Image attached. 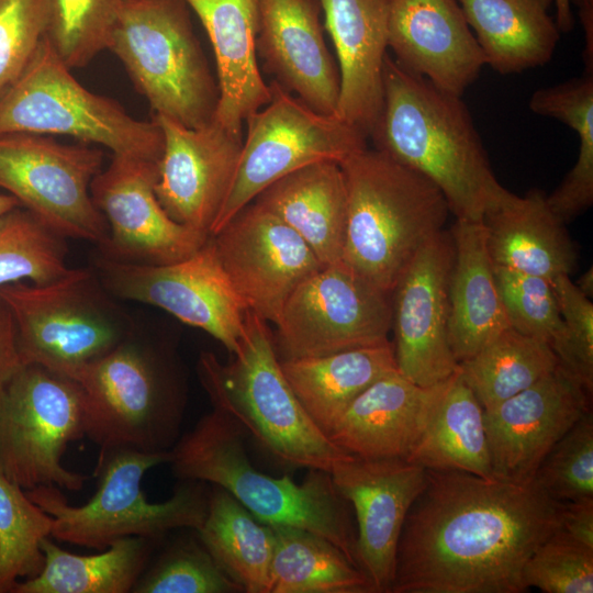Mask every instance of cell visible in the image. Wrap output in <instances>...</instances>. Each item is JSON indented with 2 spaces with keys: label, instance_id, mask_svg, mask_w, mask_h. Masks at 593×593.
Here are the masks:
<instances>
[{
  "label": "cell",
  "instance_id": "43",
  "mask_svg": "<svg viewBox=\"0 0 593 593\" xmlns=\"http://www.w3.org/2000/svg\"><path fill=\"white\" fill-rule=\"evenodd\" d=\"M523 580L545 593H592L593 549L557 530L530 555Z\"/></svg>",
  "mask_w": 593,
  "mask_h": 593
},
{
  "label": "cell",
  "instance_id": "47",
  "mask_svg": "<svg viewBox=\"0 0 593 593\" xmlns=\"http://www.w3.org/2000/svg\"><path fill=\"white\" fill-rule=\"evenodd\" d=\"M558 530L571 540L593 549V499L563 502Z\"/></svg>",
  "mask_w": 593,
  "mask_h": 593
},
{
  "label": "cell",
  "instance_id": "34",
  "mask_svg": "<svg viewBox=\"0 0 593 593\" xmlns=\"http://www.w3.org/2000/svg\"><path fill=\"white\" fill-rule=\"evenodd\" d=\"M198 538L222 571L246 593H270L275 534L234 496L213 485Z\"/></svg>",
  "mask_w": 593,
  "mask_h": 593
},
{
  "label": "cell",
  "instance_id": "39",
  "mask_svg": "<svg viewBox=\"0 0 593 593\" xmlns=\"http://www.w3.org/2000/svg\"><path fill=\"white\" fill-rule=\"evenodd\" d=\"M125 0H47L45 37L70 69L109 49Z\"/></svg>",
  "mask_w": 593,
  "mask_h": 593
},
{
  "label": "cell",
  "instance_id": "35",
  "mask_svg": "<svg viewBox=\"0 0 593 593\" xmlns=\"http://www.w3.org/2000/svg\"><path fill=\"white\" fill-rule=\"evenodd\" d=\"M270 593H376L368 577L324 537L271 526Z\"/></svg>",
  "mask_w": 593,
  "mask_h": 593
},
{
  "label": "cell",
  "instance_id": "38",
  "mask_svg": "<svg viewBox=\"0 0 593 593\" xmlns=\"http://www.w3.org/2000/svg\"><path fill=\"white\" fill-rule=\"evenodd\" d=\"M64 239L22 206L0 216V288L24 280L47 283L67 275Z\"/></svg>",
  "mask_w": 593,
  "mask_h": 593
},
{
  "label": "cell",
  "instance_id": "49",
  "mask_svg": "<svg viewBox=\"0 0 593 593\" xmlns=\"http://www.w3.org/2000/svg\"><path fill=\"white\" fill-rule=\"evenodd\" d=\"M555 21L560 33H570L574 29L575 18L570 0H553Z\"/></svg>",
  "mask_w": 593,
  "mask_h": 593
},
{
  "label": "cell",
  "instance_id": "41",
  "mask_svg": "<svg viewBox=\"0 0 593 593\" xmlns=\"http://www.w3.org/2000/svg\"><path fill=\"white\" fill-rule=\"evenodd\" d=\"M494 275L510 326L553 349L564 325L551 281L497 266Z\"/></svg>",
  "mask_w": 593,
  "mask_h": 593
},
{
  "label": "cell",
  "instance_id": "7",
  "mask_svg": "<svg viewBox=\"0 0 593 593\" xmlns=\"http://www.w3.org/2000/svg\"><path fill=\"white\" fill-rule=\"evenodd\" d=\"M169 459V451L123 449L108 454L97 462L94 495L80 506L70 505L57 486L41 485L25 492L54 518L51 536L57 540L100 551L124 537L160 540L175 529H199L209 503L204 483L192 480H181L166 501L146 499L143 478Z\"/></svg>",
  "mask_w": 593,
  "mask_h": 593
},
{
  "label": "cell",
  "instance_id": "9",
  "mask_svg": "<svg viewBox=\"0 0 593 593\" xmlns=\"http://www.w3.org/2000/svg\"><path fill=\"white\" fill-rule=\"evenodd\" d=\"M44 36L30 64L0 97V134L66 135L109 148L114 156L159 163L158 124L131 116L70 72Z\"/></svg>",
  "mask_w": 593,
  "mask_h": 593
},
{
  "label": "cell",
  "instance_id": "5",
  "mask_svg": "<svg viewBox=\"0 0 593 593\" xmlns=\"http://www.w3.org/2000/svg\"><path fill=\"white\" fill-rule=\"evenodd\" d=\"M235 359L221 363L211 353L199 359V376L213 409L234 419L281 462L331 472L349 458L307 415L281 368L273 334L247 310Z\"/></svg>",
  "mask_w": 593,
  "mask_h": 593
},
{
  "label": "cell",
  "instance_id": "19",
  "mask_svg": "<svg viewBox=\"0 0 593 593\" xmlns=\"http://www.w3.org/2000/svg\"><path fill=\"white\" fill-rule=\"evenodd\" d=\"M164 137L158 163L156 197L165 212L179 224L211 235L237 169L243 134L215 120L187 127L154 114Z\"/></svg>",
  "mask_w": 593,
  "mask_h": 593
},
{
  "label": "cell",
  "instance_id": "11",
  "mask_svg": "<svg viewBox=\"0 0 593 593\" xmlns=\"http://www.w3.org/2000/svg\"><path fill=\"white\" fill-rule=\"evenodd\" d=\"M85 436L83 394L67 376L25 365L0 394V471L23 490L80 491L89 477L64 467L61 458Z\"/></svg>",
  "mask_w": 593,
  "mask_h": 593
},
{
  "label": "cell",
  "instance_id": "8",
  "mask_svg": "<svg viewBox=\"0 0 593 593\" xmlns=\"http://www.w3.org/2000/svg\"><path fill=\"white\" fill-rule=\"evenodd\" d=\"M109 51L155 114L187 127L214 119L217 80L182 0H125Z\"/></svg>",
  "mask_w": 593,
  "mask_h": 593
},
{
  "label": "cell",
  "instance_id": "31",
  "mask_svg": "<svg viewBox=\"0 0 593 593\" xmlns=\"http://www.w3.org/2000/svg\"><path fill=\"white\" fill-rule=\"evenodd\" d=\"M280 363L299 402L326 435L358 395L398 370L390 342Z\"/></svg>",
  "mask_w": 593,
  "mask_h": 593
},
{
  "label": "cell",
  "instance_id": "14",
  "mask_svg": "<svg viewBox=\"0 0 593 593\" xmlns=\"http://www.w3.org/2000/svg\"><path fill=\"white\" fill-rule=\"evenodd\" d=\"M391 326V294L339 261L295 289L273 338L280 360L299 359L385 344Z\"/></svg>",
  "mask_w": 593,
  "mask_h": 593
},
{
  "label": "cell",
  "instance_id": "23",
  "mask_svg": "<svg viewBox=\"0 0 593 593\" xmlns=\"http://www.w3.org/2000/svg\"><path fill=\"white\" fill-rule=\"evenodd\" d=\"M388 46L404 69L459 97L485 66L458 0H393Z\"/></svg>",
  "mask_w": 593,
  "mask_h": 593
},
{
  "label": "cell",
  "instance_id": "28",
  "mask_svg": "<svg viewBox=\"0 0 593 593\" xmlns=\"http://www.w3.org/2000/svg\"><path fill=\"white\" fill-rule=\"evenodd\" d=\"M253 202L296 232L324 266L342 261L347 189L338 163L299 168L269 184Z\"/></svg>",
  "mask_w": 593,
  "mask_h": 593
},
{
  "label": "cell",
  "instance_id": "24",
  "mask_svg": "<svg viewBox=\"0 0 593 593\" xmlns=\"http://www.w3.org/2000/svg\"><path fill=\"white\" fill-rule=\"evenodd\" d=\"M336 54L340 90L337 116L369 137L383 102L393 0H317Z\"/></svg>",
  "mask_w": 593,
  "mask_h": 593
},
{
  "label": "cell",
  "instance_id": "44",
  "mask_svg": "<svg viewBox=\"0 0 593 593\" xmlns=\"http://www.w3.org/2000/svg\"><path fill=\"white\" fill-rule=\"evenodd\" d=\"M564 325L561 342L552 349L559 366L593 390V303L568 275L550 280Z\"/></svg>",
  "mask_w": 593,
  "mask_h": 593
},
{
  "label": "cell",
  "instance_id": "36",
  "mask_svg": "<svg viewBox=\"0 0 593 593\" xmlns=\"http://www.w3.org/2000/svg\"><path fill=\"white\" fill-rule=\"evenodd\" d=\"M558 365L548 343L508 326L458 367L483 410H489L529 388Z\"/></svg>",
  "mask_w": 593,
  "mask_h": 593
},
{
  "label": "cell",
  "instance_id": "22",
  "mask_svg": "<svg viewBox=\"0 0 593 593\" xmlns=\"http://www.w3.org/2000/svg\"><path fill=\"white\" fill-rule=\"evenodd\" d=\"M317 0H259L256 55L262 69L312 110L337 115L339 70Z\"/></svg>",
  "mask_w": 593,
  "mask_h": 593
},
{
  "label": "cell",
  "instance_id": "48",
  "mask_svg": "<svg viewBox=\"0 0 593 593\" xmlns=\"http://www.w3.org/2000/svg\"><path fill=\"white\" fill-rule=\"evenodd\" d=\"M571 5L577 8V14L584 35V49L582 58L585 66L584 72L593 74V0H570Z\"/></svg>",
  "mask_w": 593,
  "mask_h": 593
},
{
  "label": "cell",
  "instance_id": "15",
  "mask_svg": "<svg viewBox=\"0 0 593 593\" xmlns=\"http://www.w3.org/2000/svg\"><path fill=\"white\" fill-rule=\"evenodd\" d=\"M94 272L112 296L160 307L233 355L238 351L248 307L225 273L212 236L179 261L141 265L100 256Z\"/></svg>",
  "mask_w": 593,
  "mask_h": 593
},
{
  "label": "cell",
  "instance_id": "27",
  "mask_svg": "<svg viewBox=\"0 0 593 593\" xmlns=\"http://www.w3.org/2000/svg\"><path fill=\"white\" fill-rule=\"evenodd\" d=\"M482 223L494 266L548 280L570 276L577 267L578 250L566 224L538 189L522 197L507 190Z\"/></svg>",
  "mask_w": 593,
  "mask_h": 593
},
{
  "label": "cell",
  "instance_id": "13",
  "mask_svg": "<svg viewBox=\"0 0 593 593\" xmlns=\"http://www.w3.org/2000/svg\"><path fill=\"white\" fill-rule=\"evenodd\" d=\"M102 164L103 153L96 147L41 134H0V188L58 235L99 247L108 240L109 226L90 184Z\"/></svg>",
  "mask_w": 593,
  "mask_h": 593
},
{
  "label": "cell",
  "instance_id": "21",
  "mask_svg": "<svg viewBox=\"0 0 593 593\" xmlns=\"http://www.w3.org/2000/svg\"><path fill=\"white\" fill-rule=\"evenodd\" d=\"M357 521L356 552L376 593H390L396 549L406 515L427 482V470L402 458L350 456L331 470Z\"/></svg>",
  "mask_w": 593,
  "mask_h": 593
},
{
  "label": "cell",
  "instance_id": "45",
  "mask_svg": "<svg viewBox=\"0 0 593 593\" xmlns=\"http://www.w3.org/2000/svg\"><path fill=\"white\" fill-rule=\"evenodd\" d=\"M47 26V0H0V97L35 55Z\"/></svg>",
  "mask_w": 593,
  "mask_h": 593
},
{
  "label": "cell",
  "instance_id": "25",
  "mask_svg": "<svg viewBox=\"0 0 593 593\" xmlns=\"http://www.w3.org/2000/svg\"><path fill=\"white\" fill-rule=\"evenodd\" d=\"M446 380L424 388L398 370L388 373L355 399L327 436L354 457L407 459L432 419Z\"/></svg>",
  "mask_w": 593,
  "mask_h": 593
},
{
  "label": "cell",
  "instance_id": "30",
  "mask_svg": "<svg viewBox=\"0 0 593 593\" xmlns=\"http://www.w3.org/2000/svg\"><path fill=\"white\" fill-rule=\"evenodd\" d=\"M484 56L500 75L546 65L560 31L551 15L553 0H458Z\"/></svg>",
  "mask_w": 593,
  "mask_h": 593
},
{
  "label": "cell",
  "instance_id": "1",
  "mask_svg": "<svg viewBox=\"0 0 593 593\" xmlns=\"http://www.w3.org/2000/svg\"><path fill=\"white\" fill-rule=\"evenodd\" d=\"M563 502L534 480L427 470L400 535L390 593H524L523 569Z\"/></svg>",
  "mask_w": 593,
  "mask_h": 593
},
{
  "label": "cell",
  "instance_id": "20",
  "mask_svg": "<svg viewBox=\"0 0 593 593\" xmlns=\"http://www.w3.org/2000/svg\"><path fill=\"white\" fill-rule=\"evenodd\" d=\"M591 395L558 365L529 388L484 410L493 479L532 481L550 449L591 410Z\"/></svg>",
  "mask_w": 593,
  "mask_h": 593
},
{
  "label": "cell",
  "instance_id": "3",
  "mask_svg": "<svg viewBox=\"0 0 593 593\" xmlns=\"http://www.w3.org/2000/svg\"><path fill=\"white\" fill-rule=\"evenodd\" d=\"M245 436L234 419L213 409L175 443L168 463L180 480L224 489L260 523L296 527L326 538L359 568L349 503L331 473L311 469L296 483L289 475L275 478L258 471L247 456Z\"/></svg>",
  "mask_w": 593,
  "mask_h": 593
},
{
  "label": "cell",
  "instance_id": "32",
  "mask_svg": "<svg viewBox=\"0 0 593 593\" xmlns=\"http://www.w3.org/2000/svg\"><path fill=\"white\" fill-rule=\"evenodd\" d=\"M157 539L131 536L114 540L100 553L80 556L49 537L41 541V572L15 583L13 593H128L148 564Z\"/></svg>",
  "mask_w": 593,
  "mask_h": 593
},
{
  "label": "cell",
  "instance_id": "10",
  "mask_svg": "<svg viewBox=\"0 0 593 593\" xmlns=\"http://www.w3.org/2000/svg\"><path fill=\"white\" fill-rule=\"evenodd\" d=\"M92 269H70L47 283L0 288L18 331L23 365H40L71 378L134 333Z\"/></svg>",
  "mask_w": 593,
  "mask_h": 593
},
{
  "label": "cell",
  "instance_id": "17",
  "mask_svg": "<svg viewBox=\"0 0 593 593\" xmlns=\"http://www.w3.org/2000/svg\"><path fill=\"white\" fill-rule=\"evenodd\" d=\"M211 236L248 310L275 325L295 289L324 267L296 232L255 202Z\"/></svg>",
  "mask_w": 593,
  "mask_h": 593
},
{
  "label": "cell",
  "instance_id": "2",
  "mask_svg": "<svg viewBox=\"0 0 593 593\" xmlns=\"http://www.w3.org/2000/svg\"><path fill=\"white\" fill-rule=\"evenodd\" d=\"M369 137L374 149L430 180L456 220L481 222L507 192L461 97L404 69L389 54L382 109Z\"/></svg>",
  "mask_w": 593,
  "mask_h": 593
},
{
  "label": "cell",
  "instance_id": "50",
  "mask_svg": "<svg viewBox=\"0 0 593 593\" xmlns=\"http://www.w3.org/2000/svg\"><path fill=\"white\" fill-rule=\"evenodd\" d=\"M577 289L588 296L589 299H592L593 296V269L590 267L586 271H584L575 281H573Z\"/></svg>",
  "mask_w": 593,
  "mask_h": 593
},
{
  "label": "cell",
  "instance_id": "18",
  "mask_svg": "<svg viewBox=\"0 0 593 593\" xmlns=\"http://www.w3.org/2000/svg\"><path fill=\"white\" fill-rule=\"evenodd\" d=\"M452 261L451 233L443 230L418 249L391 293L396 369L424 388L458 370L448 340Z\"/></svg>",
  "mask_w": 593,
  "mask_h": 593
},
{
  "label": "cell",
  "instance_id": "40",
  "mask_svg": "<svg viewBox=\"0 0 593 593\" xmlns=\"http://www.w3.org/2000/svg\"><path fill=\"white\" fill-rule=\"evenodd\" d=\"M132 592L238 593L243 590L222 571L202 544L182 540L168 547L150 567L146 566Z\"/></svg>",
  "mask_w": 593,
  "mask_h": 593
},
{
  "label": "cell",
  "instance_id": "12",
  "mask_svg": "<svg viewBox=\"0 0 593 593\" xmlns=\"http://www.w3.org/2000/svg\"><path fill=\"white\" fill-rule=\"evenodd\" d=\"M269 86V102L245 120L237 169L211 235L283 176L317 161L340 165L367 147V135L356 126L312 110L275 81Z\"/></svg>",
  "mask_w": 593,
  "mask_h": 593
},
{
  "label": "cell",
  "instance_id": "51",
  "mask_svg": "<svg viewBox=\"0 0 593 593\" xmlns=\"http://www.w3.org/2000/svg\"><path fill=\"white\" fill-rule=\"evenodd\" d=\"M21 206L19 201L12 197L11 194H3L0 193V216L5 214L7 212Z\"/></svg>",
  "mask_w": 593,
  "mask_h": 593
},
{
  "label": "cell",
  "instance_id": "4",
  "mask_svg": "<svg viewBox=\"0 0 593 593\" xmlns=\"http://www.w3.org/2000/svg\"><path fill=\"white\" fill-rule=\"evenodd\" d=\"M347 220L342 261L391 294L418 249L450 213L423 175L368 147L344 163Z\"/></svg>",
  "mask_w": 593,
  "mask_h": 593
},
{
  "label": "cell",
  "instance_id": "33",
  "mask_svg": "<svg viewBox=\"0 0 593 593\" xmlns=\"http://www.w3.org/2000/svg\"><path fill=\"white\" fill-rule=\"evenodd\" d=\"M426 470L493 479L484 410L458 370L450 376L418 444L406 459Z\"/></svg>",
  "mask_w": 593,
  "mask_h": 593
},
{
  "label": "cell",
  "instance_id": "46",
  "mask_svg": "<svg viewBox=\"0 0 593 593\" xmlns=\"http://www.w3.org/2000/svg\"><path fill=\"white\" fill-rule=\"evenodd\" d=\"M23 367L16 325L10 309L0 298V394Z\"/></svg>",
  "mask_w": 593,
  "mask_h": 593
},
{
  "label": "cell",
  "instance_id": "26",
  "mask_svg": "<svg viewBox=\"0 0 593 593\" xmlns=\"http://www.w3.org/2000/svg\"><path fill=\"white\" fill-rule=\"evenodd\" d=\"M201 21L214 53L219 103L214 119L243 134L246 118L271 98L256 55L259 0H182Z\"/></svg>",
  "mask_w": 593,
  "mask_h": 593
},
{
  "label": "cell",
  "instance_id": "37",
  "mask_svg": "<svg viewBox=\"0 0 593 593\" xmlns=\"http://www.w3.org/2000/svg\"><path fill=\"white\" fill-rule=\"evenodd\" d=\"M53 524L54 518L0 471V593L41 572V541L52 535Z\"/></svg>",
  "mask_w": 593,
  "mask_h": 593
},
{
  "label": "cell",
  "instance_id": "29",
  "mask_svg": "<svg viewBox=\"0 0 593 593\" xmlns=\"http://www.w3.org/2000/svg\"><path fill=\"white\" fill-rule=\"evenodd\" d=\"M450 233L454 261L449 281L448 340L459 363L477 354L510 324L482 221L456 220Z\"/></svg>",
  "mask_w": 593,
  "mask_h": 593
},
{
  "label": "cell",
  "instance_id": "42",
  "mask_svg": "<svg viewBox=\"0 0 593 593\" xmlns=\"http://www.w3.org/2000/svg\"><path fill=\"white\" fill-rule=\"evenodd\" d=\"M533 480L552 499H593V415L588 411L550 449Z\"/></svg>",
  "mask_w": 593,
  "mask_h": 593
},
{
  "label": "cell",
  "instance_id": "16",
  "mask_svg": "<svg viewBox=\"0 0 593 593\" xmlns=\"http://www.w3.org/2000/svg\"><path fill=\"white\" fill-rule=\"evenodd\" d=\"M157 179L158 163L114 155L92 179V201L109 226L101 257L165 265L191 256L209 239L169 217L155 193Z\"/></svg>",
  "mask_w": 593,
  "mask_h": 593
},
{
  "label": "cell",
  "instance_id": "6",
  "mask_svg": "<svg viewBox=\"0 0 593 593\" xmlns=\"http://www.w3.org/2000/svg\"><path fill=\"white\" fill-rule=\"evenodd\" d=\"M85 401V434L98 460L115 450L169 451L183 415V394L167 354L134 332L72 377Z\"/></svg>",
  "mask_w": 593,
  "mask_h": 593
}]
</instances>
